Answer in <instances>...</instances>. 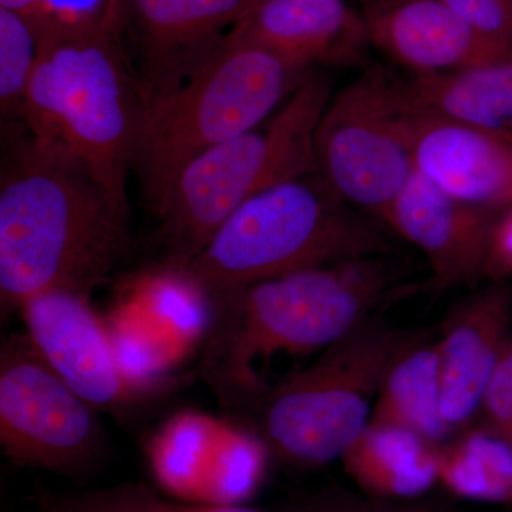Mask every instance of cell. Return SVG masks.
Here are the masks:
<instances>
[{"mask_svg": "<svg viewBox=\"0 0 512 512\" xmlns=\"http://www.w3.org/2000/svg\"><path fill=\"white\" fill-rule=\"evenodd\" d=\"M100 412L63 382L26 333L0 349V447L13 466L84 476L109 437Z\"/></svg>", "mask_w": 512, "mask_h": 512, "instance_id": "cell-9", "label": "cell"}, {"mask_svg": "<svg viewBox=\"0 0 512 512\" xmlns=\"http://www.w3.org/2000/svg\"><path fill=\"white\" fill-rule=\"evenodd\" d=\"M144 302L154 318L183 339L204 338L210 323V301L183 275L165 271L144 289Z\"/></svg>", "mask_w": 512, "mask_h": 512, "instance_id": "cell-24", "label": "cell"}, {"mask_svg": "<svg viewBox=\"0 0 512 512\" xmlns=\"http://www.w3.org/2000/svg\"><path fill=\"white\" fill-rule=\"evenodd\" d=\"M501 214L468 204L414 171L382 222L429 259L434 295L488 276Z\"/></svg>", "mask_w": 512, "mask_h": 512, "instance_id": "cell-12", "label": "cell"}, {"mask_svg": "<svg viewBox=\"0 0 512 512\" xmlns=\"http://www.w3.org/2000/svg\"><path fill=\"white\" fill-rule=\"evenodd\" d=\"M0 171V306L42 293L90 298L128 248V218L59 141L8 128Z\"/></svg>", "mask_w": 512, "mask_h": 512, "instance_id": "cell-1", "label": "cell"}, {"mask_svg": "<svg viewBox=\"0 0 512 512\" xmlns=\"http://www.w3.org/2000/svg\"><path fill=\"white\" fill-rule=\"evenodd\" d=\"M512 291L495 281L451 312L437 340L440 409L451 431L480 413L505 340L511 333Z\"/></svg>", "mask_w": 512, "mask_h": 512, "instance_id": "cell-16", "label": "cell"}, {"mask_svg": "<svg viewBox=\"0 0 512 512\" xmlns=\"http://www.w3.org/2000/svg\"><path fill=\"white\" fill-rule=\"evenodd\" d=\"M387 228L315 171L245 202L190 264L174 272L210 299L346 259L394 254Z\"/></svg>", "mask_w": 512, "mask_h": 512, "instance_id": "cell-4", "label": "cell"}, {"mask_svg": "<svg viewBox=\"0 0 512 512\" xmlns=\"http://www.w3.org/2000/svg\"><path fill=\"white\" fill-rule=\"evenodd\" d=\"M222 427L200 414H181L153 441L151 467L158 483L181 500L204 503L205 480Z\"/></svg>", "mask_w": 512, "mask_h": 512, "instance_id": "cell-20", "label": "cell"}, {"mask_svg": "<svg viewBox=\"0 0 512 512\" xmlns=\"http://www.w3.org/2000/svg\"><path fill=\"white\" fill-rule=\"evenodd\" d=\"M37 60L19 123L62 143L119 210L146 99L109 2L101 10L50 5L35 19Z\"/></svg>", "mask_w": 512, "mask_h": 512, "instance_id": "cell-3", "label": "cell"}, {"mask_svg": "<svg viewBox=\"0 0 512 512\" xmlns=\"http://www.w3.org/2000/svg\"><path fill=\"white\" fill-rule=\"evenodd\" d=\"M369 427L404 431L440 447L453 431L440 409L437 342L414 339L393 360L380 386Z\"/></svg>", "mask_w": 512, "mask_h": 512, "instance_id": "cell-18", "label": "cell"}, {"mask_svg": "<svg viewBox=\"0 0 512 512\" xmlns=\"http://www.w3.org/2000/svg\"><path fill=\"white\" fill-rule=\"evenodd\" d=\"M397 80L383 67L366 70L329 100L315 133L320 177L380 221L416 171Z\"/></svg>", "mask_w": 512, "mask_h": 512, "instance_id": "cell-8", "label": "cell"}, {"mask_svg": "<svg viewBox=\"0 0 512 512\" xmlns=\"http://www.w3.org/2000/svg\"><path fill=\"white\" fill-rule=\"evenodd\" d=\"M312 72L266 50L222 43L181 86L148 101L131 165L144 204L160 217L195 158L261 126Z\"/></svg>", "mask_w": 512, "mask_h": 512, "instance_id": "cell-5", "label": "cell"}, {"mask_svg": "<svg viewBox=\"0 0 512 512\" xmlns=\"http://www.w3.org/2000/svg\"><path fill=\"white\" fill-rule=\"evenodd\" d=\"M471 28L512 50V0H441Z\"/></svg>", "mask_w": 512, "mask_h": 512, "instance_id": "cell-27", "label": "cell"}, {"mask_svg": "<svg viewBox=\"0 0 512 512\" xmlns=\"http://www.w3.org/2000/svg\"><path fill=\"white\" fill-rule=\"evenodd\" d=\"M370 43L414 74H441L511 59L441 0H376L362 13Z\"/></svg>", "mask_w": 512, "mask_h": 512, "instance_id": "cell-15", "label": "cell"}, {"mask_svg": "<svg viewBox=\"0 0 512 512\" xmlns=\"http://www.w3.org/2000/svg\"><path fill=\"white\" fill-rule=\"evenodd\" d=\"M439 448L404 431L367 427L342 460L376 494L412 497L439 477Z\"/></svg>", "mask_w": 512, "mask_h": 512, "instance_id": "cell-19", "label": "cell"}, {"mask_svg": "<svg viewBox=\"0 0 512 512\" xmlns=\"http://www.w3.org/2000/svg\"><path fill=\"white\" fill-rule=\"evenodd\" d=\"M487 430L512 447V330L505 340L480 409Z\"/></svg>", "mask_w": 512, "mask_h": 512, "instance_id": "cell-26", "label": "cell"}, {"mask_svg": "<svg viewBox=\"0 0 512 512\" xmlns=\"http://www.w3.org/2000/svg\"><path fill=\"white\" fill-rule=\"evenodd\" d=\"M406 274L394 254L363 256L211 296L198 376L222 410L248 416L272 387L259 362L329 348Z\"/></svg>", "mask_w": 512, "mask_h": 512, "instance_id": "cell-2", "label": "cell"}, {"mask_svg": "<svg viewBox=\"0 0 512 512\" xmlns=\"http://www.w3.org/2000/svg\"><path fill=\"white\" fill-rule=\"evenodd\" d=\"M224 43L266 50L306 69L363 64L372 46L365 18L346 0H256Z\"/></svg>", "mask_w": 512, "mask_h": 512, "instance_id": "cell-13", "label": "cell"}, {"mask_svg": "<svg viewBox=\"0 0 512 512\" xmlns=\"http://www.w3.org/2000/svg\"><path fill=\"white\" fill-rule=\"evenodd\" d=\"M419 336L367 316L311 366L269 389L248 414L252 434L295 466L342 458L369 427L393 360Z\"/></svg>", "mask_w": 512, "mask_h": 512, "instance_id": "cell-7", "label": "cell"}, {"mask_svg": "<svg viewBox=\"0 0 512 512\" xmlns=\"http://www.w3.org/2000/svg\"><path fill=\"white\" fill-rule=\"evenodd\" d=\"M124 379L138 397L165 384L168 355L134 323L116 319L107 326Z\"/></svg>", "mask_w": 512, "mask_h": 512, "instance_id": "cell-25", "label": "cell"}, {"mask_svg": "<svg viewBox=\"0 0 512 512\" xmlns=\"http://www.w3.org/2000/svg\"><path fill=\"white\" fill-rule=\"evenodd\" d=\"M301 512H436L427 505L392 503L359 497L343 490H328L303 503Z\"/></svg>", "mask_w": 512, "mask_h": 512, "instance_id": "cell-28", "label": "cell"}, {"mask_svg": "<svg viewBox=\"0 0 512 512\" xmlns=\"http://www.w3.org/2000/svg\"><path fill=\"white\" fill-rule=\"evenodd\" d=\"M266 453L255 434L222 429L208 467L204 503L244 505L261 481Z\"/></svg>", "mask_w": 512, "mask_h": 512, "instance_id": "cell-22", "label": "cell"}, {"mask_svg": "<svg viewBox=\"0 0 512 512\" xmlns=\"http://www.w3.org/2000/svg\"><path fill=\"white\" fill-rule=\"evenodd\" d=\"M40 512H268L247 505H220L168 498L143 483L40 497Z\"/></svg>", "mask_w": 512, "mask_h": 512, "instance_id": "cell-21", "label": "cell"}, {"mask_svg": "<svg viewBox=\"0 0 512 512\" xmlns=\"http://www.w3.org/2000/svg\"><path fill=\"white\" fill-rule=\"evenodd\" d=\"M329 77L313 72L261 126L225 141L181 173L160 215L165 271H181L245 202L315 173V133L330 100Z\"/></svg>", "mask_w": 512, "mask_h": 512, "instance_id": "cell-6", "label": "cell"}, {"mask_svg": "<svg viewBox=\"0 0 512 512\" xmlns=\"http://www.w3.org/2000/svg\"><path fill=\"white\" fill-rule=\"evenodd\" d=\"M409 113L512 134V57L484 66L397 80Z\"/></svg>", "mask_w": 512, "mask_h": 512, "instance_id": "cell-17", "label": "cell"}, {"mask_svg": "<svg viewBox=\"0 0 512 512\" xmlns=\"http://www.w3.org/2000/svg\"><path fill=\"white\" fill-rule=\"evenodd\" d=\"M49 5V0H0V8L16 10L30 20H35Z\"/></svg>", "mask_w": 512, "mask_h": 512, "instance_id": "cell-30", "label": "cell"}, {"mask_svg": "<svg viewBox=\"0 0 512 512\" xmlns=\"http://www.w3.org/2000/svg\"><path fill=\"white\" fill-rule=\"evenodd\" d=\"M406 113L416 171L468 204L498 214L512 208V134Z\"/></svg>", "mask_w": 512, "mask_h": 512, "instance_id": "cell-14", "label": "cell"}, {"mask_svg": "<svg viewBox=\"0 0 512 512\" xmlns=\"http://www.w3.org/2000/svg\"><path fill=\"white\" fill-rule=\"evenodd\" d=\"M36 60L35 23L16 10L0 8V110L5 119H22Z\"/></svg>", "mask_w": 512, "mask_h": 512, "instance_id": "cell-23", "label": "cell"}, {"mask_svg": "<svg viewBox=\"0 0 512 512\" xmlns=\"http://www.w3.org/2000/svg\"><path fill=\"white\" fill-rule=\"evenodd\" d=\"M26 335L47 365L97 412L123 419L140 397L121 373L109 329L93 311L90 298L53 291L20 309Z\"/></svg>", "mask_w": 512, "mask_h": 512, "instance_id": "cell-11", "label": "cell"}, {"mask_svg": "<svg viewBox=\"0 0 512 512\" xmlns=\"http://www.w3.org/2000/svg\"><path fill=\"white\" fill-rule=\"evenodd\" d=\"M508 274H512V208L498 217L488 264V276L495 281Z\"/></svg>", "mask_w": 512, "mask_h": 512, "instance_id": "cell-29", "label": "cell"}, {"mask_svg": "<svg viewBox=\"0 0 512 512\" xmlns=\"http://www.w3.org/2000/svg\"><path fill=\"white\" fill-rule=\"evenodd\" d=\"M146 103L173 92L220 49L256 0H107Z\"/></svg>", "mask_w": 512, "mask_h": 512, "instance_id": "cell-10", "label": "cell"}]
</instances>
